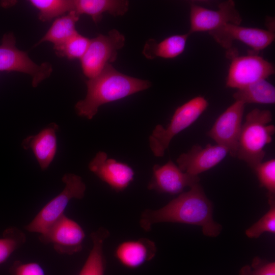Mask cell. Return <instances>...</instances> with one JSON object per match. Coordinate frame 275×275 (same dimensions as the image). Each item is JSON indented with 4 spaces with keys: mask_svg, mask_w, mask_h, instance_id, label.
Instances as JSON below:
<instances>
[{
    "mask_svg": "<svg viewBox=\"0 0 275 275\" xmlns=\"http://www.w3.org/2000/svg\"><path fill=\"white\" fill-rule=\"evenodd\" d=\"M212 212V204L199 183L164 206L143 211L140 225L146 231H150L153 225L160 223L197 225L202 227L205 236L214 237L220 234L222 226L214 221Z\"/></svg>",
    "mask_w": 275,
    "mask_h": 275,
    "instance_id": "6da1fadb",
    "label": "cell"
},
{
    "mask_svg": "<svg viewBox=\"0 0 275 275\" xmlns=\"http://www.w3.org/2000/svg\"><path fill=\"white\" fill-rule=\"evenodd\" d=\"M86 85V96L76 103L75 108L78 116L91 120L100 106L147 89L151 83L125 75L107 64L97 75L88 80Z\"/></svg>",
    "mask_w": 275,
    "mask_h": 275,
    "instance_id": "7a4b0ae2",
    "label": "cell"
},
{
    "mask_svg": "<svg viewBox=\"0 0 275 275\" xmlns=\"http://www.w3.org/2000/svg\"><path fill=\"white\" fill-rule=\"evenodd\" d=\"M271 112L255 108L245 116L239 137L236 157L254 169L262 162L266 145L272 142L275 126Z\"/></svg>",
    "mask_w": 275,
    "mask_h": 275,
    "instance_id": "3957f363",
    "label": "cell"
},
{
    "mask_svg": "<svg viewBox=\"0 0 275 275\" xmlns=\"http://www.w3.org/2000/svg\"><path fill=\"white\" fill-rule=\"evenodd\" d=\"M208 106L205 98L195 97L177 108L166 128L157 125L149 138V146L154 155L163 156L172 139L195 122Z\"/></svg>",
    "mask_w": 275,
    "mask_h": 275,
    "instance_id": "277c9868",
    "label": "cell"
},
{
    "mask_svg": "<svg viewBox=\"0 0 275 275\" xmlns=\"http://www.w3.org/2000/svg\"><path fill=\"white\" fill-rule=\"evenodd\" d=\"M65 183L64 189L48 202L38 213L24 229L30 232L44 233L59 219L70 201L72 199H81L85 195L86 186L82 178L73 174H66L62 178Z\"/></svg>",
    "mask_w": 275,
    "mask_h": 275,
    "instance_id": "5b68a950",
    "label": "cell"
},
{
    "mask_svg": "<svg viewBox=\"0 0 275 275\" xmlns=\"http://www.w3.org/2000/svg\"><path fill=\"white\" fill-rule=\"evenodd\" d=\"M221 46L227 50L226 56L232 59L238 54L236 48L232 47L233 42L239 41L252 48L249 54H257L269 46L274 40V33L268 30L248 28L227 23L208 32Z\"/></svg>",
    "mask_w": 275,
    "mask_h": 275,
    "instance_id": "8992f818",
    "label": "cell"
},
{
    "mask_svg": "<svg viewBox=\"0 0 275 275\" xmlns=\"http://www.w3.org/2000/svg\"><path fill=\"white\" fill-rule=\"evenodd\" d=\"M52 71L50 63L39 65L29 57L26 52L18 49L13 33H8L3 36L0 45V71L28 74L32 77L33 87H36L50 75Z\"/></svg>",
    "mask_w": 275,
    "mask_h": 275,
    "instance_id": "52a82bcc",
    "label": "cell"
},
{
    "mask_svg": "<svg viewBox=\"0 0 275 275\" xmlns=\"http://www.w3.org/2000/svg\"><path fill=\"white\" fill-rule=\"evenodd\" d=\"M124 44V36L115 29L106 35H99L90 39L88 47L80 60L85 75L89 79L97 75L106 65L116 60L118 50Z\"/></svg>",
    "mask_w": 275,
    "mask_h": 275,
    "instance_id": "ba28073f",
    "label": "cell"
},
{
    "mask_svg": "<svg viewBox=\"0 0 275 275\" xmlns=\"http://www.w3.org/2000/svg\"><path fill=\"white\" fill-rule=\"evenodd\" d=\"M231 60L226 83L231 88L242 89L274 73L273 64L257 54L237 56Z\"/></svg>",
    "mask_w": 275,
    "mask_h": 275,
    "instance_id": "9c48e42d",
    "label": "cell"
},
{
    "mask_svg": "<svg viewBox=\"0 0 275 275\" xmlns=\"http://www.w3.org/2000/svg\"><path fill=\"white\" fill-rule=\"evenodd\" d=\"M85 237L80 225L64 214L39 238L44 243L51 244L60 254L73 255L82 250Z\"/></svg>",
    "mask_w": 275,
    "mask_h": 275,
    "instance_id": "30bf717a",
    "label": "cell"
},
{
    "mask_svg": "<svg viewBox=\"0 0 275 275\" xmlns=\"http://www.w3.org/2000/svg\"><path fill=\"white\" fill-rule=\"evenodd\" d=\"M242 18L233 1L220 3L216 10H210L195 4H190L189 35L199 32H210L232 23L240 25Z\"/></svg>",
    "mask_w": 275,
    "mask_h": 275,
    "instance_id": "8fae6325",
    "label": "cell"
},
{
    "mask_svg": "<svg viewBox=\"0 0 275 275\" xmlns=\"http://www.w3.org/2000/svg\"><path fill=\"white\" fill-rule=\"evenodd\" d=\"M245 104L235 101L215 120L207 135L236 157Z\"/></svg>",
    "mask_w": 275,
    "mask_h": 275,
    "instance_id": "7c38bea8",
    "label": "cell"
},
{
    "mask_svg": "<svg viewBox=\"0 0 275 275\" xmlns=\"http://www.w3.org/2000/svg\"><path fill=\"white\" fill-rule=\"evenodd\" d=\"M199 181L198 176L191 175L183 172L172 160H170L164 164L153 166V175L148 188L159 193L180 194L185 188H190Z\"/></svg>",
    "mask_w": 275,
    "mask_h": 275,
    "instance_id": "4fadbf2b",
    "label": "cell"
},
{
    "mask_svg": "<svg viewBox=\"0 0 275 275\" xmlns=\"http://www.w3.org/2000/svg\"><path fill=\"white\" fill-rule=\"evenodd\" d=\"M89 170L116 191L125 190L133 180L134 172L127 164L98 152L89 164Z\"/></svg>",
    "mask_w": 275,
    "mask_h": 275,
    "instance_id": "5bb4252c",
    "label": "cell"
},
{
    "mask_svg": "<svg viewBox=\"0 0 275 275\" xmlns=\"http://www.w3.org/2000/svg\"><path fill=\"white\" fill-rule=\"evenodd\" d=\"M228 154V150L218 144H208L204 148L195 145L186 153L180 155L176 163L183 172L198 176L216 166Z\"/></svg>",
    "mask_w": 275,
    "mask_h": 275,
    "instance_id": "9a60e30c",
    "label": "cell"
},
{
    "mask_svg": "<svg viewBox=\"0 0 275 275\" xmlns=\"http://www.w3.org/2000/svg\"><path fill=\"white\" fill-rule=\"evenodd\" d=\"M156 252L154 241L142 238L120 243L115 249L114 255L122 265L134 269L152 259Z\"/></svg>",
    "mask_w": 275,
    "mask_h": 275,
    "instance_id": "2e32d148",
    "label": "cell"
},
{
    "mask_svg": "<svg viewBox=\"0 0 275 275\" xmlns=\"http://www.w3.org/2000/svg\"><path fill=\"white\" fill-rule=\"evenodd\" d=\"M58 129L57 124H51L38 134L28 136L22 142L23 148L32 151L42 170L48 168L56 155Z\"/></svg>",
    "mask_w": 275,
    "mask_h": 275,
    "instance_id": "e0dca14e",
    "label": "cell"
},
{
    "mask_svg": "<svg viewBox=\"0 0 275 275\" xmlns=\"http://www.w3.org/2000/svg\"><path fill=\"white\" fill-rule=\"evenodd\" d=\"M74 2V11L77 15H88L95 23L101 20L104 12L114 16H121L125 14L129 7L127 1L75 0Z\"/></svg>",
    "mask_w": 275,
    "mask_h": 275,
    "instance_id": "ac0fdd59",
    "label": "cell"
},
{
    "mask_svg": "<svg viewBox=\"0 0 275 275\" xmlns=\"http://www.w3.org/2000/svg\"><path fill=\"white\" fill-rule=\"evenodd\" d=\"M188 36V33L173 35L159 42L150 39L146 42L142 53L147 59L150 60L156 57L175 58L184 51Z\"/></svg>",
    "mask_w": 275,
    "mask_h": 275,
    "instance_id": "d6986e66",
    "label": "cell"
},
{
    "mask_svg": "<svg viewBox=\"0 0 275 275\" xmlns=\"http://www.w3.org/2000/svg\"><path fill=\"white\" fill-rule=\"evenodd\" d=\"M109 236L108 230L103 227L91 234L92 248L78 275L104 274L106 261L103 253V244Z\"/></svg>",
    "mask_w": 275,
    "mask_h": 275,
    "instance_id": "ffe728a7",
    "label": "cell"
},
{
    "mask_svg": "<svg viewBox=\"0 0 275 275\" xmlns=\"http://www.w3.org/2000/svg\"><path fill=\"white\" fill-rule=\"evenodd\" d=\"M79 18L75 11L57 18L36 45L46 41L53 43L54 47L63 44L78 33L75 25Z\"/></svg>",
    "mask_w": 275,
    "mask_h": 275,
    "instance_id": "44dd1931",
    "label": "cell"
},
{
    "mask_svg": "<svg viewBox=\"0 0 275 275\" xmlns=\"http://www.w3.org/2000/svg\"><path fill=\"white\" fill-rule=\"evenodd\" d=\"M235 101L245 103L274 104V87L265 79L251 84L234 93Z\"/></svg>",
    "mask_w": 275,
    "mask_h": 275,
    "instance_id": "7402d4cb",
    "label": "cell"
},
{
    "mask_svg": "<svg viewBox=\"0 0 275 275\" xmlns=\"http://www.w3.org/2000/svg\"><path fill=\"white\" fill-rule=\"evenodd\" d=\"M29 2L39 10V19L43 22L49 21L74 10V1L31 0Z\"/></svg>",
    "mask_w": 275,
    "mask_h": 275,
    "instance_id": "603a6c76",
    "label": "cell"
},
{
    "mask_svg": "<svg viewBox=\"0 0 275 275\" xmlns=\"http://www.w3.org/2000/svg\"><path fill=\"white\" fill-rule=\"evenodd\" d=\"M25 241V234L17 228L6 229L0 238V264L5 262Z\"/></svg>",
    "mask_w": 275,
    "mask_h": 275,
    "instance_id": "cb8c5ba5",
    "label": "cell"
},
{
    "mask_svg": "<svg viewBox=\"0 0 275 275\" xmlns=\"http://www.w3.org/2000/svg\"><path fill=\"white\" fill-rule=\"evenodd\" d=\"M90 39L78 34L63 44L54 47L56 53L69 60L81 59L89 45Z\"/></svg>",
    "mask_w": 275,
    "mask_h": 275,
    "instance_id": "d4e9b609",
    "label": "cell"
},
{
    "mask_svg": "<svg viewBox=\"0 0 275 275\" xmlns=\"http://www.w3.org/2000/svg\"><path fill=\"white\" fill-rule=\"evenodd\" d=\"M270 208L258 221L245 230V234L251 238H258L262 233H275V199L268 197Z\"/></svg>",
    "mask_w": 275,
    "mask_h": 275,
    "instance_id": "484cf974",
    "label": "cell"
},
{
    "mask_svg": "<svg viewBox=\"0 0 275 275\" xmlns=\"http://www.w3.org/2000/svg\"><path fill=\"white\" fill-rule=\"evenodd\" d=\"M261 186L267 190L268 197L275 196V159L262 162L254 169Z\"/></svg>",
    "mask_w": 275,
    "mask_h": 275,
    "instance_id": "4316f807",
    "label": "cell"
},
{
    "mask_svg": "<svg viewBox=\"0 0 275 275\" xmlns=\"http://www.w3.org/2000/svg\"><path fill=\"white\" fill-rule=\"evenodd\" d=\"M239 275H275V262L256 257L250 265L241 268Z\"/></svg>",
    "mask_w": 275,
    "mask_h": 275,
    "instance_id": "83f0119b",
    "label": "cell"
},
{
    "mask_svg": "<svg viewBox=\"0 0 275 275\" xmlns=\"http://www.w3.org/2000/svg\"><path fill=\"white\" fill-rule=\"evenodd\" d=\"M11 275H45L41 265L36 262L16 261L10 268Z\"/></svg>",
    "mask_w": 275,
    "mask_h": 275,
    "instance_id": "f1b7e54d",
    "label": "cell"
},
{
    "mask_svg": "<svg viewBox=\"0 0 275 275\" xmlns=\"http://www.w3.org/2000/svg\"><path fill=\"white\" fill-rule=\"evenodd\" d=\"M265 24L268 31L274 33V19L271 17H268L266 19Z\"/></svg>",
    "mask_w": 275,
    "mask_h": 275,
    "instance_id": "f546056e",
    "label": "cell"
}]
</instances>
